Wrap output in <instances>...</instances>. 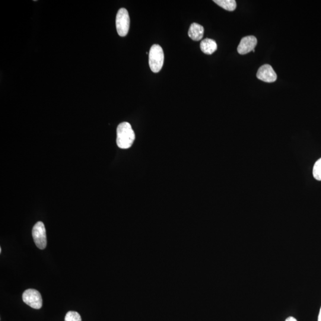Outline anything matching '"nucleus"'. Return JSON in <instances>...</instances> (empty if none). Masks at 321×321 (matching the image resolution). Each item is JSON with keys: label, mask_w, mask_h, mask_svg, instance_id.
Returning a JSON list of instances; mask_svg holds the SVG:
<instances>
[{"label": "nucleus", "mask_w": 321, "mask_h": 321, "mask_svg": "<svg viewBox=\"0 0 321 321\" xmlns=\"http://www.w3.org/2000/svg\"><path fill=\"white\" fill-rule=\"evenodd\" d=\"M256 77L259 80L266 83L274 82L277 79L276 73L269 65H264L260 67L257 72Z\"/></svg>", "instance_id": "nucleus-7"}, {"label": "nucleus", "mask_w": 321, "mask_h": 321, "mask_svg": "<svg viewBox=\"0 0 321 321\" xmlns=\"http://www.w3.org/2000/svg\"><path fill=\"white\" fill-rule=\"evenodd\" d=\"M313 176L316 180L321 181V158L319 159L314 165Z\"/></svg>", "instance_id": "nucleus-11"}, {"label": "nucleus", "mask_w": 321, "mask_h": 321, "mask_svg": "<svg viewBox=\"0 0 321 321\" xmlns=\"http://www.w3.org/2000/svg\"><path fill=\"white\" fill-rule=\"evenodd\" d=\"M25 303L33 309H40L43 306V298L39 291L35 289H28L22 295Z\"/></svg>", "instance_id": "nucleus-4"}, {"label": "nucleus", "mask_w": 321, "mask_h": 321, "mask_svg": "<svg viewBox=\"0 0 321 321\" xmlns=\"http://www.w3.org/2000/svg\"><path fill=\"white\" fill-rule=\"evenodd\" d=\"M164 61L163 50L160 46L154 44L149 53V65L154 73H158L163 68Z\"/></svg>", "instance_id": "nucleus-2"}, {"label": "nucleus", "mask_w": 321, "mask_h": 321, "mask_svg": "<svg viewBox=\"0 0 321 321\" xmlns=\"http://www.w3.org/2000/svg\"><path fill=\"white\" fill-rule=\"evenodd\" d=\"M257 43L256 38L254 36H247L241 40L237 52L241 55H246L251 52H255V48Z\"/></svg>", "instance_id": "nucleus-6"}, {"label": "nucleus", "mask_w": 321, "mask_h": 321, "mask_svg": "<svg viewBox=\"0 0 321 321\" xmlns=\"http://www.w3.org/2000/svg\"><path fill=\"white\" fill-rule=\"evenodd\" d=\"M200 48L205 55H211L217 50V44L214 40L206 38L201 41Z\"/></svg>", "instance_id": "nucleus-9"}, {"label": "nucleus", "mask_w": 321, "mask_h": 321, "mask_svg": "<svg viewBox=\"0 0 321 321\" xmlns=\"http://www.w3.org/2000/svg\"><path fill=\"white\" fill-rule=\"evenodd\" d=\"M116 29L120 37L128 35L130 28V18L128 11L125 8L120 9L116 16Z\"/></svg>", "instance_id": "nucleus-3"}, {"label": "nucleus", "mask_w": 321, "mask_h": 321, "mask_svg": "<svg viewBox=\"0 0 321 321\" xmlns=\"http://www.w3.org/2000/svg\"><path fill=\"white\" fill-rule=\"evenodd\" d=\"M285 321H297L296 319L294 318L293 317H288L287 319L285 320Z\"/></svg>", "instance_id": "nucleus-13"}, {"label": "nucleus", "mask_w": 321, "mask_h": 321, "mask_svg": "<svg viewBox=\"0 0 321 321\" xmlns=\"http://www.w3.org/2000/svg\"><path fill=\"white\" fill-rule=\"evenodd\" d=\"M135 134L132 126L128 122L120 123L117 129V144L120 148L128 149L132 147Z\"/></svg>", "instance_id": "nucleus-1"}, {"label": "nucleus", "mask_w": 321, "mask_h": 321, "mask_svg": "<svg viewBox=\"0 0 321 321\" xmlns=\"http://www.w3.org/2000/svg\"><path fill=\"white\" fill-rule=\"evenodd\" d=\"M317 321H321V307H320L319 313L318 315V319H317Z\"/></svg>", "instance_id": "nucleus-14"}, {"label": "nucleus", "mask_w": 321, "mask_h": 321, "mask_svg": "<svg viewBox=\"0 0 321 321\" xmlns=\"http://www.w3.org/2000/svg\"><path fill=\"white\" fill-rule=\"evenodd\" d=\"M65 321H82L80 314L75 311H69L67 313L65 318Z\"/></svg>", "instance_id": "nucleus-12"}, {"label": "nucleus", "mask_w": 321, "mask_h": 321, "mask_svg": "<svg viewBox=\"0 0 321 321\" xmlns=\"http://www.w3.org/2000/svg\"><path fill=\"white\" fill-rule=\"evenodd\" d=\"M2 248H0V253H2Z\"/></svg>", "instance_id": "nucleus-15"}, {"label": "nucleus", "mask_w": 321, "mask_h": 321, "mask_svg": "<svg viewBox=\"0 0 321 321\" xmlns=\"http://www.w3.org/2000/svg\"><path fill=\"white\" fill-rule=\"evenodd\" d=\"M33 236L35 243L39 249H46L47 243L46 230L43 222L38 221L35 224L33 229Z\"/></svg>", "instance_id": "nucleus-5"}, {"label": "nucleus", "mask_w": 321, "mask_h": 321, "mask_svg": "<svg viewBox=\"0 0 321 321\" xmlns=\"http://www.w3.org/2000/svg\"><path fill=\"white\" fill-rule=\"evenodd\" d=\"M214 2L227 11L233 12L237 7L235 0H214Z\"/></svg>", "instance_id": "nucleus-10"}, {"label": "nucleus", "mask_w": 321, "mask_h": 321, "mask_svg": "<svg viewBox=\"0 0 321 321\" xmlns=\"http://www.w3.org/2000/svg\"><path fill=\"white\" fill-rule=\"evenodd\" d=\"M204 34V28L201 25L193 23L190 25L188 36L193 41L201 40Z\"/></svg>", "instance_id": "nucleus-8"}]
</instances>
